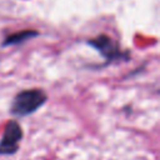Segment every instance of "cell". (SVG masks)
I'll return each mask as SVG.
<instances>
[{
	"label": "cell",
	"instance_id": "obj_1",
	"mask_svg": "<svg viewBox=\"0 0 160 160\" xmlns=\"http://www.w3.org/2000/svg\"><path fill=\"white\" fill-rule=\"evenodd\" d=\"M48 100V95L41 89H26L18 92L11 104V114L15 116H28L39 110Z\"/></svg>",
	"mask_w": 160,
	"mask_h": 160
},
{
	"label": "cell",
	"instance_id": "obj_2",
	"mask_svg": "<svg viewBox=\"0 0 160 160\" xmlns=\"http://www.w3.org/2000/svg\"><path fill=\"white\" fill-rule=\"evenodd\" d=\"M88 44H89V46H91L96 51H99L100 55L104 59H106L108 62L119 61L122 59H125V60L129 59V52L122 51L120 49V45L105 34H100L96 38L88 40Z\"/></svg>",
	"mask_w": 160,
	"mask_h": 160
},
{
	"label": "cell",
	"instance_id": "obj_3",
	"mask_svg": "<svg viewBox=\"0 0 160 160\" xmlns=\"http://www.w3.org/2000/svg\"><path fill=\"white\" fill-rule=\"evenodd\" d=\"M22 139V129L15 120L6 122L4 135L0 140V155H14L19 150V142Z\"/></svg>",
	"mask_w": 160,
	"mask_h": 160
},
{
	"label": "cell",
	"instance_id": "obj_4",
	"mask_svg": "<svg viewBox=\"0 0 160 160\" xmlns=\"http://www.w3.org/2000/svg\"><path fill=\"white\" fill-rule=\"evenodd\" d=\"M38 35H39V31L32 30V29H26V30H21V31H18V32H12V34H9L2 40L1 46L6 48V46H10V45H19V44L25 42L29 39L36 38Z\"/></svg>",
	"mask_w": 160,
	"mask_h": 160
}]
</instances>
